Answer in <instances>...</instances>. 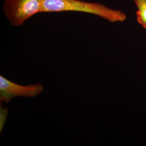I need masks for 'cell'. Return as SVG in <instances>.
Returning <instances> with one entry per match:
<instances>
[{
	"instance_id": "6da1fadb",
	"label": "cell",
	"mask_w": 146,
	"mask_h": 146,
	"mask_svg": "<svg viewBox=\"0 0 146 146\" xmlns=\"http://www.w3.org/2000/svg\"><path fill=\"white\" fill-rule=\"evenodd\" d=\"M65 11H80L98 16L110 22H123L126 15L121 11L114 10L96 3L81 0H43L41 13Z\"/></svg>"
},
{
	"instance_id": "7a4b0ae2",
	"label": "cell",
	"mask_w": 146,
	"mask_h": 146,
	"mask_svg": "<svg viewBox=\"0 0 146 146\" xmlns=\"http://www.w3.org/2000/svg\"><path fill=\"white\" fill-rule=\"evenodd\" d=\"M43 0H5L3 10L13 26H21L32 16L41 13Z\"/></svg>"
},
{
	"instance_id": "3957f363",
	"label": "cell",
	"mask_w": 146,
	"mask_h": 146,
	"mask_svg": "<svg viewBox=\"0 0 146 146\" xmlns=\"http://www.w3.org/2000/svg\"><path fill=\"white\" fill-rule=\"evenodd\" d=\"M43 90L41 84H31L22 86L9 81L0 76V101L9 103L16 97L34 98L41 94Z\"/></svg>"
},
{
	"instance_id": "277c9868",
	"label": "cell",
	"mask_w": 146,
	"mask_h": 146,
	"mask_svg": "<svg viewBox=\"0 0 146 146\" xmlns=\"http://www.w3.org/2000/svg\"><path fill=\"white\" fill-rule=\"evenodd\" d=\"M137 11L136 19L138 23L146 29V0H134Z\"/></svg>"
},
{
	"instance_id": "5b68a950",
	"label": "cell",
	"mask_w": 146,
	"mask_h": 146,
	"mask_svg": "<svg viewBox=\"0 0 146 146\" xmlns=\"http://www.w3.org/2000/svg\"><path fill=\"white\" fill-rule=\"evenodd\" d=\"M8 114V108H5L2 104V102H1L0 105V133L3 128V127L5 124V121L7 120V115Z\"/></svg>"
}]
</instances>
